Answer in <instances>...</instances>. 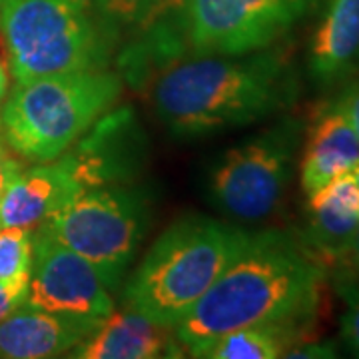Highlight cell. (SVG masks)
Instances as JSON below:
<instances>
[{
  "mask_svg": "<svg viewBox=\"0 0 359 359\" xmlns=\"http://www.w3.org/2000/svg\"><path fill=\"white\" fill-rule=\"evenodd\" d=\"M325 278L297 233L248 231L230 266L174 327V335L194 358L222 335L252 323L318 318Z\"/></svg>",
  "mask_w": 359,
  "mask_h": 359,
  "instance_id": "cell-1",
  "label": "cell"
},
{
  "mask_svg": "<svg viewBox=\"0 0 359 359\" xmlns=\"http://www.w3.org/2000/svg\"><path fill=\"white\" fill-rule=\"evenodd\" d=\"M299 80L283 48L200 56L168 66L152 102L168 132L182 140L240 128L290 108Z\"/></svg>",
  "mask_w": 359,
  "mask_h": 359,
  "instance_id": "cell-2",
  "label": "cell"
},
{
  "mask_svg": "<svg viewBox=\"0 0 359 359\" xmlns=\"http://www.w3.org/2000/svg\"><path fill=\"white\" fill-rule=\"evenodd\" d=\"M245 233L200 214L176 219L132 271L122 306L174 330L230 266Z\"/></svg>",
  "mask_w": 359,
  "mask_h": 359,
  "instance_id": "cell-3",
  "label": "cell"
},
{
  "mask_svg": "<svg viewBox=\"0 0 359 359\" xmlns=\"http://www.w3.org/2000/svg\"><path fill=\"white\" fill-rule=\"evenodd\" d=\"M120 96L122 76L110 68L14 82L0 108L2 134L20 160L54 162L116 108Z\"/></svg>",
  "mask_w": 359,
  "mask_h": 359,
  "instance_id": "cell-4",
  "label": "cell"
},
{
  "mask_svg": "<svg viewBox=\"0 0 359 359\" xmlns=\"http://www.w3.org/2000/svg\"><path fill=\"white\" fill-rule=\"evenodd\" d=\"M0 34L14 82L104 70L118 52L94 8L80 0H4Z\"/></svg>",
  "mask_w": 359,
  "mask_h": 359,
  "instance_id": "cell-5",
  "label": "cell"
},
{
  "mask_svg": "<svg viewBox=\"0 0 359 359\" xmlns=\"http://www.w3.org/2000/svg\"><path fill=\"white\" fill-rule=\"evenodd\" d=\"M148 222V192L114 184L78 194L36 228L88 259L108 290H116L138 254Z\"/></svg>",
  "mask_w": 359,
  "mask_h": 359,
  "instance_id": "cell-6",
  "label": "cell"
},
{
  "mask_svg": "<svg viewBox=\"0 0 359 359\" xmlns=\"http://www.w3.org/2000/svg\"><path fill=\"white\" fill-rule=\"evenodd\" d=\"M304 136L297 118H282L216 160L205 192L219 212L238 222H259L280 205Z\"/></svg>",
  "mask_w": 359,
  "mask_h": 359,
  "instance_id": "cell-7",
  "label": "cell"
},
{
  "mask_svg": "<svg viewBox=\"0 0 359 359\" xmlns=\"http://www.w3.org/2000/svg\"><path fill=\"white\" fill-rule=\"evenodd\" d=\"M318 0H186V58L245 54L273 46Z\"/></svg>",
  "mask_w": 359,
  "mask_h": 359,
  "instance_id": "cell-8",
  "label": "cell"
},
{
  "mask_svg": "<svg viewBox=\"0 0 359 359\" xmlns=\"http://www.w3.org/2000/svg\"><path fill=\"white\" fill-rule=\"evenodd\" d=\"M26 302L58 316L96 323L114 311V299L96 268L40 228L32 230Z\"/></svg>",
  "mask_w": 359,
  "mask_h": 359,
  "instance_id": "cell-9",
  "label": "cell"
},
{
  "mask_svg": "<svg viewBox=\"0 0 359 359\" xmlns=\"http://www.w3.org/2000/svg\"><path fill=\"white\" fill-rule=\"evenodd\" d=\"M146 138L132 108L110 110L78 138L56 162L65 168L78 194L130 184L140 172Z\"/></svg>",
  "mask_w": 359,
  "mask_h": 359,
  "instance_id": "cell-10",
  "label": "cell"
},
{
  "mask_svg": "<svg viewBox=\"0 0 359 359\" xmlns=\"http://www.w3.org/2000/svg\"><path fill=\"white\" fill-rule=\"evenodd\" d=\"M359 226V188L353 174L337 176L308 196L302 245L325 273L347 250Z\"/></svg>",
  "mask_w": 359,
  "mask_h": 359,
  "instance_id": "cell-11",
  "label": "cell"
},
{
  "mask_svg": "<svg viewBox=\"0 0 359 359\" xmlns=\"http://www.w3.org/2000/svg\"><path fill=\"white\" fill-rule=\"evenodd\" d=\"M359 74V0H327L308 48V76L318 90H334Z\"/></svg>",
  "mask_w": 359,
  "mask_h": 359,
  "instance_id": "cell-12",
  "label": "cell"
},
{
  "mask_svg": "<svg viewBox=\"0 0 359 359\" xmlns=\"http://www.w3.org/2000/svg\"><path fill=\"white\" fill-rule=\"evenodd\" d=\"M96 327V321L58 316L25 302L0 321V359L62 358Z\"/></svg>",
  "mask_w": 359,
  "mask_h": 359,
  "instance_id": "cell-13",
  "label": "cell"
},
{
  "mask_svg": "<svg viewBox=\"0 0 359 359\" xmlns=\"http://www.w3.org/2000/svg\"><path fill=\"white\" fill-rule=\"evenodd\" d=\"M359 166V140L341 102H323L313 114L304 146L299 180L306 196Z\"/></svg>",
  "mask_w": 359,
  "mask_h": 359,
  "instance_id": "cell-14",
  "label": "cell"
},
{
  "mask_svg": "<svg viewBox=\"0 0 359 359\" xmlns=\"http://www.w3.org/2000/svg\"><path fill=\"white\" fill-rule=\"evenodd\" d=\"M180 341L172 327L158 325L132 309L112 311L82 339L68 358L76 359H156L180 358Z\"/></svg>",
  "mask_w": 359,
  "mask_h": 359,
  "instance_id": "cell-15",
  "label": "cell"
},
{
  "mask_svg": "<svg viewBox=\"0 0 359 359\" xmlns=\"http://www.w3.org/2000/svg\"><path fill=\"white\" fill-rule=\"evenodd\" d=\"M78 190L56 160L20 168L0 196V228H30L76 198Z\"/></svg>",
  "mask_w": 359,
  "mask_h": 359,
  "instance_id": "cell-16",
  "label": "cell"
},
{
  "mask_svg": "<svg viewBox=\"0 0 359 359\" xmlns=\"http://www.w3.org/2000/svg\"><path fill=\"white\" fill-rule=\"evenodd\" d=\"M318 318H290L252 323L222 335L202 347L194 358L202 359H276L294 347L308 344Z\"/></svg>",
  "mask_w": 359,
  "mask_h": 359,
  "instance_id": "cell-17",
  "label": "cell"
},
{
  "mask_svg": "<svg viewBox=\"0 0 359 359\" xmlns=\"http://www.w3.org/2000/svg\"><path fill=\"white\" fill-rule=\"evenodd\" d=\"M160 4L162 0H94V13L120 48L122 40L132 39L154 20Z\"/></svg>",
  "mask_w": 359,
  "mask_h": 359,
  "instance_id": "cell-18",
  "label": "cell"
},
{
  "mask_svg": "<svg viewBox=\"0 0 359 359\" xmlns=\"http://www.w3.org/2000/svg\"><path fill=\"white\" fill-rule=\"evenodd\" d=\"M32 268V230L0 228V282H28Z\"/></svg>",
  "mask_w": 359,
  "mask_h": 359,
  "instance_id": "cell-19",
  "label": "cell"
},
{
  "mask_svg": "<svg viewBox=\"0 0 359 359\" xmlns=\"http://www.w3.org/2000/svg\"><path fill=\"white\" fill-rule=\"evenodd\" d=\"M327 276H332L337 292L359 283V226L349 245H347V250L332 266V269L327 271Z\"/></svg>",
  "mask_w": 359,
  "mask_h": 359,
  "instance_id": "cell-20",
  "label": "cell"
},
{
  "mask_svg": "<svg viewBox=\"0 0 359 359\" xmlns=\"http://www.w3.org/2000/svg\"><path fill=\"white\" fill-rule=\"evenodd\" d=\"M347 302V309L341 318V337L347 349L359 358V283L337 292Z\"/></svg>",
  "mask_w": 359,
  "mask_h": 359,
  "instance_id": "cell-21",
  "label": "cell"
},
{
  "mask_svg": "<svg viewBox=\"0 0 359 359\" xmlns=\"http://www.w3.org/2000/svg\"><path fill=\"white\" fill-rule=\"evenodd\" d=\"M28 282H0V321L25 304L28 297Z\"/></svg>",
  "mask_w": 359,
  "mask_h": 359,
  "instance_id": "cell-22",
  "label": "cell"
},
{
  "mask_svg": "<svg viewBox=\"0 0 359 359\" xmlns=\"http://www.w3.org/2000/svg\"><path fill=\"white\" fill-rule=\"evenodd\" d=\"M337 100L344 106L347 118L351 122V128H353L359 140V74L341 86Z\"/></svg>",
  "mask_w": 359,
  "mask_h": 359,
  "instance_id": "cell-23",
  "label": "cell"
},
{
  "mask_svg": "<svg viewBox=\"0 0 359 359\" xmlns=\"http://www.w3.org/2000/svg\"><path fill=\"white\" fill-rule=\"evenodd\" d=\"M20 168H22V160L11 150L8 142L2 134V124H0V196L4 192L8 180L13 178Z\"/></svg>",
  "mask_w": 359,
  "mask_h": 359,
  "instance_id": "cell-24",
  "label": "cell"
},
{
  "mask_svg": "<svg viewBox=\"0 0 359 359\" xmlns=\"http://www.w3.org/2000/svg\"><path fill=\"white\" fill-rule=\"evenodd\" d=\"M184 4H186V0H162L160 11H158V16H156L154 20L166 18V20H176V22H180V20H182ZM154 20H152V22H154ZM152 22H150V25H152ZM180 28H182V26H180Z\"/></svg>",
  "mask_w": 359,
  "mask_h": 359,
  "instance_id": "cell-25",
  "label": "cell"
},
{
  "mask_svg": "<svg viewBox=\"0 0 359 359\" xmlns=\"http://www.w3.org/2000/svg\"><path fill=\"white\" fill-rule=\"evenodd\" d=\"M8 62H4L0 58V100L6 96V90H8Z\"/></svg>",
  "mask_w": 359,
  "mask_h": 359,
  "instance_id": "cell-26",
  "label": "cell"
},
{
  "mask_svg": "<svg viewBox=\"0 0 359 359\" xmlns=\"http://www.w3.org/2000/svg\"><path fill=\"white\" fill-rule=\"evenodd\" d=\"M351 174H353V178H355V182H358V188H359V166L355 168V170H353Z\"/></svg>",
  "mask_w": 359,
  "mask_h": 359,
  "instance_id": "cell-27",
  "label": "cell"
},
{
  "mask_svg": "<svg viewBox=\"0 0 359 359\" xmlns=\"http://www.w3.org/2000/svg\"><path fill=\"white\" fill-rule=\"evenodd\" d=\"M80 2H84V4H88V6L94 8V0H80Z\"/></svg>",
  "mask_w": 359,
  "mask_h": 359,
  "instance_id": "cell-28",
  "label": "cell"
},
{
  "mask_svg": "<svg viewBox=\"0 0 359 359\" xmlns=\"http://www.w3.org/2000/svg\"><path fill=\"white\" fill-rule=\"evenodd\" d=\"M2 2H4V0H0V6H2Z\"/></svg>",
  "mask_w": 359,
  "mask_h": 359,
  "instance_id": "cell-29",
  "label": "cell"
}]
</instances>
